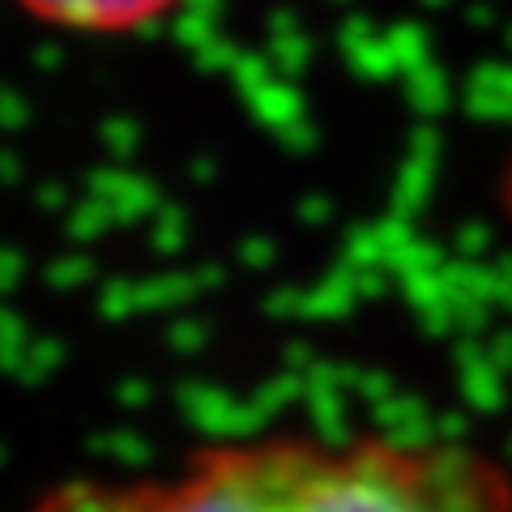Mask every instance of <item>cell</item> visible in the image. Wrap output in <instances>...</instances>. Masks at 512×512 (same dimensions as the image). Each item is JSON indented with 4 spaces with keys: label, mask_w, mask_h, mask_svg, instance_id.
I'll return each instance as SVG.
<instances>
[{
    "label": "cell",
    "mask_w": 512,
    "mask_h": 512,
    "mask_svg": "<svg viewBox=\"0 0 512 512\" xmlns=\"http://www.w3.org/2000/svg\"><path fill=\"white\" fill-rule=\"evenodd\" d=\"M69 512H512V478L448 440H252L171 483L69 487Z\"/></svg>",
    "instance_id": "obj_1"
},
{
    "label": "cell",
    "mask_w": 512,
    "mask_h": 512,
    "mask_svg": "<svg viewBox=\"0 0 512 512\" xmlns=\"http://www.w3.org/2000/svg\"><path fill=\"white\" fill-rule=\"evenodd\" d=\"M43 22L73 30H128L163 13L171 0H22Z\"/></svg>",
    "instance_id": "obj_2"
},
{
    "label": "cell",
    "mask_w": 512,
    "mask_h": 512,
    "mask_svg": "<svg viewBox=\"0 0 512 512\" xmlns=\"http://www.w3.org/2000/svg\"><path fill=\"white\" fill-rule=\"evenodd\" d=\"M43 512H69V504H64V500H60V495H56V500H52V504H47Z\"/></svg>",
    "instance_id": "obj_4"
},
{
    "label": "cell",
    "mask_w": 512,
    "mask_h": 512,
    "mask_svg": "<svg viewBox=\"0 0 512 512\" xmlns=\"http://www.w3.org/2000/svg\"><path fill=\"white\" fill-rule=\"evenodd\" d=\"M504 210L512 218V158H508V167H504Z\"/></svg>",
    "instance_id": "obj_3"
}]
</instances>
